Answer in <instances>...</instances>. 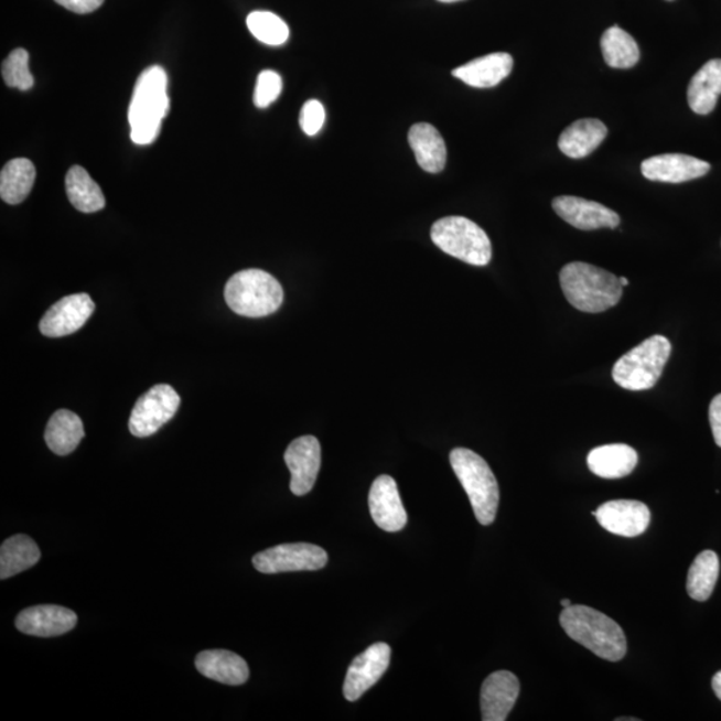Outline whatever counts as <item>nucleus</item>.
Wrapping results in <instances>:
<instances>
[{
    "instance_id": "nucleus-1",
    "label": "nucleus",
    "mask_w": 721,
    "mask_h": 721,
    "mask_svg": "<svg viewBox=\"0 0 721 721\" xmlns=\"http://www.w3.org/2000/svg\"><path fill=\"white\" fill-rule=\"evenodd\" d=\"M560 624L569 637L601 659L618 661L627 654V637L622 627L591 606H568L561 612Z\"/></svg>"
},
{
    "instance_id": "nucleus-2",
    "label": "nucleus",
    "mask_w": 721,
    "mask_h": 721,
    "mask_svg": "<svg viewBox=\"0 0 721 721\" xmlns=\"http://www.w3.org/2000/svg\"><path fill=\"white\" fill-rule=\"evenodd\" d=\"M562 293L580 312H605L620 302L623 287L615 275L585 262H571L560 273Z\"/></svg>"
},
{
    "instance_id": "nucleus-3",
    "label": "nucleus",
    "mask_w": 721,
    "mask_h": 721,
    "mask_svg": "<svg viewBox=\"0 0 721 721\" xmlns=\"http://www.w3.org/2000/svg\"><path fill=\"white\" fill-rule=\"evenodd\" d=\"M169 109L166 72L160 66L144 69L139 75L129 107L131 141L137 144L153 143Z\"/></svg>"
},
{
    "instance_id": "nucleus-4",
    "label": "nucleus",
    "mask_w": 721,
    "mask_h": 721,
    "mask_svg": "<svg viewBox=\"0 0 721 721\" xmlns=\"http://www.w3.org/2000/svg\"><path fill=\"white\" fill-rule=\"evenodd\" d=\"M225 300L234 313L244 318H267L281 308L283 289L267 271L248 269L238 271L227 281Z\"/></svg>"
},
{
    "instance_id": "nucleus-5",
    "label": "nucleus",
    "mask_w": 721,
    "mask_h": 721,
    "mask_svg": "<svg viewBox=\"0 0 721 721\" xmlns=\"http://www.w3.org/2000/svg\"><path fill=\"white\" fill-rule=\"evenodd\" d=\"M455 476L471 499L474 516L481 525L495 521L499 489L488 463L471 449L455 448L449 455Z\"/></svg>"
},
{
    "instance_id": "nucleus-6",
    "label": "nucleus",
    "mask_w": 721,
    "mask_h": 721,
    "mask_svg": "<svg viewBox=\"0 0 721 721\" xmlns=\"http://www.w3.org/2000/svg\"><path fill=\"white\" fill-rule=\"evenodd\" d=\"M672 345L663 335H653L625 353L613 366L612 377L618 387L632 391L653 389L669 359Z\"/></svg>"
},
{
    "instance_id": "nucleus-7",
    "label": "nucleus",
    "mask_w": 721,
    "mask_h": 721,
    "mask_svg": "<svg viewBox=\"0 0 721 721\" xmlns=\"http://www.w3.org/2000/svg\"><path fill=\"white\" fill-rule=\"evenodd\" d=\"M430 237L438 248L473 267H486L492 259V244L486 233L473 220L446 217L434 223Z\"/></svg>"
},
{
    "instance_id": "nucleus-8",
    "label": "nucleus",
    "mask_w": 721,
    "mask_h": 721,
    "mask_svg": "<svg viewBox=\"0 0 721 721\" xmlns=\"http://www.w3.org/2000/svg\"><path fill=\"white\" fill-rule=\"evenodd\" d=\"M181 397L166 384L155 385L138 398L129 429L136 438H150L179 412Z\"/></svg>"
},
{
    "instance_id": "nucleus-9",
    "label": "nucleus",
    "mask_w": 721,
    "mask_h": 721,
    "mask_svg": "<svg viewBox=\"0 0 721 721\" xmlns=\"http://www.w3.org/2000/svg\"><path fill=\"white\" fill-rule=\"evenodd\" d=\"M327 553L314 544H281L259 552L252 558V566L261 573L319 571L327 564Z\"/></svg>"
},
{
    "instance_id": "nucleus-10",
    "label": "nucleus",
    "mask_w": 721,
    "mask_h": 721,
    "mask_svg": "<svg viewBox=\"0 0 721 721\" xmlns=\"http://www.w3.org/2000/svg\"><path fill=\"white\" fill-rule=\"evenodd\" d=\"M391 649L388 644L370 645L365 653L358 655L347 669L344 682L346 700L357 701L368 689L387 672L390 664Z\"/></svg>"
},
{
    "instance_id": "nucleus-11",
    "label": "nucleus",
    "mask_w": 721,
    "mask_h": 721,
    "mask_svg": "<svg viewBox=\"0 0 721 721\" xmlns=\"http://www.w3.org/2000/svg\"><path fill=\"white\" fill-rule=\"evenodd\" d=\"M95 310L92 297L85 293L63 297L41 320L40 329L50 338L65 337L78 332Z\"/></svg>"
},
{
    "instance_id": "nucleus-12",
    "label": "nucleus",
    "mask_w": 721,
    "mask_h": 721,
    "mask_svg": "<svg viewBox=\"0 0 721 721\" xmlns=\"http://www.w3.org/2000/svg\"><path fill=\"white\" fill-rule=\"evenodd\" d=\"M292 480L290 491L295 496H305L313 489L321 467V445L314 435H302L289 445L283 455Z\"/></svg>"
},
{
    "instance_id": "nucleus-13",
    "label": "nucleus",
    "mask_w": 721,
    "mask_h": 721,
    "mask_svg": "<svg viewBox=\"0 0 721 721\" xmlns=\"http://www.w3.org/2000/svg\"><path fill=\"white\" fill-rule=\"evenodd\" d=\"M599 524L609 532L623 537L641 536L648 529L650 510L635 499H615L592 512Z\"/></svg>"
},
{
    "instance_id": "nucleus-14",
    "label": "nucleus",
    "mask_w": 721,
    "mask_h": 721,
    "mask_svg": "<svg viewBox=\"0 0 721 721\" xmlns=\"http://www.w3.org/2000/svg\"><path fill=\"white\" fill-rule=\"evenodd\" d=\"M369 509L373 520L385 532H400L408 523L407 510L403 508L396 481L387 474L377 477L373 483L369 492Z\"/></svg>"
},
{
    "instance_id": "nucleus-15",
    "label": "nucleus",
    "mask_w": 721,
    "mask_h": 721,
    "mask_svg": "<svg viewBox=\"0 0 721 721\" xmlns=\"http://www.w3.org/2000/svg\"><path fill=\"white\" fill-rule=\"evenodd\" d=\"M552 206L559 217L579 230L615 229L620 225L618 214L599 202L562 195L553 200Z\"/></svg>"
},
{
    "instance_id": "nucleus-16",
    "label": "nucleus",
    "mask_w": 721,
    "mask_h": 721,
    "mask_svg": "<svg viewBox=\"0 0 721 721\" xmlns=\"http://www.w3.org/2000/svg\"><path fill=\"white\" fill-rule=\"evenodd\" d=\"M520 695V681L509 670H497L481 687V713L484 721L507 720Z\"/></svg>"
},
{
    "instance_id": "nucleus-17",
    "label": "nucleus",
    "mask_w": 721,
    "mask_h": 721,
    "mask_svg": "<svg viewBox=\"0 0 721 721\" xmlns=\"http://www.w3.org/2000/svg\"><path fill=\"white\" fill-rule=\"evenodd\" d=\"M78 623L77 613L60 605L30 606L19 613L15 625L22 634L54 637L67 634Z\"/></svg>"
},
{
    "instance_id": "nucleus-18",
    "label": "nucleus",
    "mask_w": 721,
    "mask_h": 721,
    "mask_svg": "<svg viewBox=\"0 0 721 721\" xmlns=\"http://www.w3.org/2000/svg\"><path fill=\"white\" fill-rule=\"evenodd\" d=\"M710 163L686 154H663L642 163L645 179L655 182L682 183L698 180L710 172Z\"/></svg>"
},
{
    "instance_id": "nucleus-19",
    "label": "nucleus",
    "mask_w": 721,
    "mask_h": 721,
    "mask_svg": "<svg viewBox=\"0 0 721 721\" xmlns=\"http://www.w3.org/2000/svg\"><path fill=\"white\" fill-rule=\"evenodd\" d=\"M195 667L205 678L226 686L245 685L250 675L243 657L224 649L204 650L195 659Z\"/></svg>"
},
{
    "instance_id": "nucleus-20",
    "label": "nucleus",
    "mask_w": 721,
    "mask_h": 721,
    "mask_svg": "<svg viewBox=\"0 0 721 721\" xmlns=\"http://www.w3.org/2000/svg\"><path fill=\"white\" fill-rule=\"evenodd\" d=\"M512 68H514V58L509 54L495 53L454 68L452 74L453 77L472 87L489 88L507 78Z\"/></svg>"
},
{
    "instance_id": "nucleus-21",
    "label": "nucleus",
    "mask_w": 721,
    "mask_h": 721,
    "mask_svg": "<svg viewBox=\"0 0 721 721\" xmlns=\"http://www.w3.org/2000/svg\"><path fill=\"white\" fill-rule=\"evenodd\" d=\"M638 461L634 448L625 444H610L594 448L588 454L587 463L592 473L601 478L616 480L629 476Z\"/></svg>"
},
{
    "instance_id": "nucleus-22",
    "label": "nucleus",
    "mask_w": 721,
    "mask_h": 721,
    "mask_svg": "<svg viewBox=\"0 0 721 721\" xmlns=\"http://www.w3.org/2000/svg\"><path fill=\"white\" fill-rule=\"evenodd\" d=\"M609 136V129L599 119L575 120L561 132L559 148L562 154L573 160L585 158L596 150Z\"/></svg>"
},
{
    "instance_id": "nucleus-23",
    "label": "nucleus",
    "mask_w": 721,
    "mask_h": 721,
    "mask_svg": "<svg viewBox=\"0 0 721 721\" xmlns=\"http://www.w3.org/2000/svg\"><path fill=\"white\" fill-rule=\"evenodd\" d=\"M408 139L422 170L432 174L444 170L446 164L445 141L434 126L417 123L410 128Z\"/></svg>"
},
{
    "instance_id": "nucleus-24",
    "label": "nucleus",
    "mask_w": 721,
    "mask_h": 721,
    "mask_svg": "<svg viewBox=\"0 0 721 721\" xmlns=\"http://www.w3.org/2000/svg\"><path fill=\"white\" fill-rule=\"evenodd\" d=\"M721 94V60L707 62L688 86V105L699 116H707L718 105Z\"/></svg>"
},
{
    "instance_id": "nucleus-25",
    "label": "nucleus",
    "mask_w": 721,
    "mask_h": 721,
    "mask_svg": "<svg viewBox=\"0 0 721 721\" xmlns=\"http://www.w3.org/2000/svg\"><path fill=\"white\" fill-rule=\"evenodd\" d=\"M84 438V422L77 415L66 409H61L53 415L44 432L47 446L58 455L73 453Z\"/></svg>"
},
{
    "instance_id": "nucleus-26",
    "label": "nucleus",
    "mask_w": 721,
    "mask_h": 721,
    "mask_svg": "<svg viewBox=\"0 0 721 721\" xmlns=\"http://www.w3.org/2000/svg\"><path fill=\"white\" fill-rule=\"evenodd\" d=\"M41 560V550L26 535H15L0 548V579L6 580L28 571Z\"/></svg>"
},
{
    "instance_id": "nucleus-27",
    "label": "nucleus",
    "mask_w": 721,
    "mask_h": 721,
    "mask_svg": "<svg viewBox=\"0 0 721 721\" xmlns=\"http://www.w3.org/2000/svg\"><path fill=\"white\" fill-rule=\"evenodd\" d=\"M35 176L34 163L26 158L10 161L0 173V197L9 205L21 204L29 197Z\"/></svg>"
},
{
    "instance_id": "nucleus-28",
    "label": "nucleus",
    "mask_w": 721,
    "mask_h": 721,
    "mask_svg": "<svg viewBox=\"0 0 721 721\" xmlns=\"http://www.w3.org/2000/svg\"><path fill=\"white\" fill-rule=\"evenodd\" d=\"M66 192L72 205L82 213H97L106 205L103 190L82 166L68 170Z\"/></svg>"
},
{
    "instance_id": "nucleus-29",
    "label": "nucleus",
    "mask_w": 721,
    "mask_h": 721,
    "mask_svg": "<svg viewBox=\"0 0 721 721\" xmlns=\"http://www.w3.org/2000/svg\"><path fill=\"white\" fill-rule=\"evenodd\" d=\"M600 44L604 61L612 68H631L641 60L636 41L618 26L606 30Z\"/></svg>"
},
{
    "instance_id": "nucleus-30",
    "label": "nucleus",
    "mask_w": 721,
    "mask_h": 721,
    "mask_svg": "<svg viewBox=\"0 0 721 721\" xmlns=\"http://www.w3.org/2000/svg\"><path fill=\"white\" fill-rule=\"evenodd\" d=\"M720 562L713 550H704L689 568L687 591L696 601H707L711 598L714 585L718 583Z\"/></svg>"
},
{
    "instance_id": "nucleus-31",
    "label": "nucleus",
    "mask_w": 721,
    "mask_h": 721,
    "mask_svg": "<svg viewBox=\"0 0 721 721\" xmlns=\"http://www.w3.org/2000/svg\"><path fill=\"white\" fill-rule=\"evenodd\" d=\"M248 28L250 33L259 42L269 44V46H281L289 37L288 24L280 17L269 11H255L248 17Z\"/></svg>"
},
{
    "instance_id": "nucleus-32",
    "label": "nucleus",
    "mask_w": 721,
    "mask_h": 721,
    "mask_svg": "<svg viewBox=\"0 0 721 721\" xmlns=\"http://www.w3.org/2000/svg\"><path fill=\"white\" fill-rule=\"evenodd\" d=\"M2 75L4 84L18 90L28 92L34 86L33 74L29 68V53L24 49H17L3 62Z\"/></svg>"
},
{
    "instance_id": "nucleus-33",
    "label": "nucleus",
    "mask_w": 721,
    "mask_h": 721,
    "mask_svg": "<svg viewBox=\"0 0 721 721\" xmlns=\"http://www.w3.org/2000/svg\"><path fill=\"white\" fill-rule=\"evenodd\" d=\"M281 93L282 78L280 74L273 72V69H265V72L258 75L255 105L259 109H267L268 106L276 103Z\"/></svg>"
},
{
    "instance_id": "nucleus-34",
    "label": "nucleus",
    "mask_w": 721,
    "mask_h": 721,
    "mask_svg": "<svg viewBox=\"0 0 721 721\" xmlns=\"http://www.w3.org/2000/svg\"><path fill=\"white\" fill-rule=\"evenodd\" d=\"M326 119L325 107L319 100H308L302 106L300 114V126L306 136L313 137L319 134Z\"/></svg>"
},
{
    "instance_id": "nucleus-35",
    "label": "nucleus",
    "mask_w": 721,
    "mask_h": 721,
    "mask_svg": "<svg viewBox=\"0 0 721 721\" xmlns=\"http://www.w3.org/2000/svg\"><path fill=\"white\" fill-rule=\"evenodd\" d=\"M55 2L75 14H90L98 10L105 0H55Z\"/></svg>"
},
{
    "instance_id": "nucleus-36",
    "label": "nucleus",
    "mask_w": 721,
    "mask_h": 721,
    "mask_svg": "<svg viewBox=\"0 0 721 721\" xmlns=\"http://www.w3.org/2000/svg\"><path fill=\"white\" fill-rule=\"evenodd\" d=\"M710 423L714 442L721 448V395L714 397L710 405Z\"/></svg>"
},
{
    "instance_id": "nucleus-37",
    "label": "nucleus",
    "mask_w": 721,
    "mask_h": 721,
    "mask_svg": "<svg viewBox=\"0 0 721 721\" xmlns=\"http://www.w3.org/2000/svg\"><path fill=\"white\" fill-rule=\"evenodd\" d=\"M712 689L714 695H717L718 698L721 700V670H719V672L713 676Z\"/></svg>"
},
{
    "instance_id": "nucleus-38",
    "label": "nucleus",
    "mask_w": 721,
    "mask_h": 721,
    "mask_svg": "<svg viewBox=\"0 0 721 721\" xmlns=\"http://www.w3.org/2000/svg\"><path fill=\"white\" fill-rule=\"evenodd\" d=\"M618 280H620V283H622L623 288L628 287V284H629L628 278L620 277Z\"/></svg>"
},
{
    "instance_id": "nucleus-39",
    "label": "nucleus",
    "mask_w": 721,
    "mask_h": 721,
    "mask_svg": "<svg viewBox=\"0 0 721 721\" xmlns=\"http://www.w3.org/2000/svg\"><path fill=\"white\" fill-rule=\"evenodd\" d=\"M561 605L564 606V609H568V606L572 605L571 600L569 599L561 600Z\"/></svg>"
},
{
    "instance_id": "nucleus-40",
    "label": "nucleus",
    "mask_w": 721,
    "mask_h": 721,
    "mask_svg": "<svg viewBox=\"0 0 721 721\" xmlns=\"http://www.w3.org/2000/svg\"><path fill=\"white\" fill-rule=\"evenodd\" d=\"M441 3H454V2H461V0H439Z\"/></svg>"
},
{
    "instance_id": "nucleus-41",
    "label": "nucleus",
    "mask_w": 721,
    "mask_h": 721,
    "mask_svg": "<svg viewBox=\"0 0 721 721\" xmlns=\"http://www.w3.org/2000/svg\"><path fill=\"white\" fill-rule=\"evenodd\" d=\"M668 2H672V0H668Z\"/></svg>"
}]
</instances>
